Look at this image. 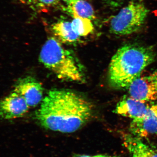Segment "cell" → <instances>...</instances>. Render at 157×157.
<instances>
[{
  "mask_svg": "<svg viewBox=\"0 0 157 157\" xmlns=\"http://www.w3.org/2000/svg\"><path fill=\"white\" fill-rule=\"evenodd\" d=\"M129 96L145 102H152L157 99V71L148 75L139 76L128 88Z\"/></svg>",
  "mask_w": 157,
  "mask_h": 157,
  "instance_id": "5",
  "label": "cell"
},
{
  "mask_svg": "<svg viewBox=\"0 0 157 157\" xmlns=\"http://www.w3.org/2000/svg\"><path fill=\"white\" fill-rule=\"evenodd\" d=\"M153 103L124 96L118 103L114 112L116 114L133 120L143 117Z\"/></svg>",
  "mask_w": 157,
  "mask_h": 157,
  "instance_id": "9",
  "label": "cell"
},
{
  "mask_svg": "<svg viewBox=\"0 0 157 157\" xmlns=\"http://www.w3.org/2000/svg\"><path fill=\"white\" fill-rule=\"evenodd\" d=\"M91 156L86 155H73L72 157H90Z\"/></svg>",
  "mask_w": 157,
  "mask_h": 157,
  "instance_id": "16",
  "label": "cell"
},
{
  "mask_svg": "<svg viewBox=\"0 0 157 157\" xmlns=\"http://www.w3.org/2000/svg\"><path fill=\"white\" fill-rule=\"evenodd\" d=\"M29 107L22 96L14 91L0 101V119L21 117L28 112Z\"/></svg>",
  "mask_w": 157,
  "mask_h": 157,
  "instance_id": "7",
  "label": "cell"
},
{
  "mask_svg": "<svg viewBox=\"0 0 157 157\" xmlns=\"http://www.w3.org/2000/svg\"><path fill=\"white\" fill-rule=\"evenodd\" d=\"M67 11L73 17H83L93 20L95 14L91 5L85 0H74L67 4Z\"/></svg>",
  "mask_w": 157,
  "mask_h": 157,
  "instance_id": "12",
  "label": "cell"
},
{
  "mask_svg": "<svg viewBox=\"0 0 157 157\" xmlns=\"http://www.w3.org/2000/svg\"><path fill=\"white\" fill-rule=\"evenodd\" d=\"M90 157H121L119 155H104L100 154L95 155L94 156H91Z\"/></svg>",
  "mask_w": 157,
  "mask_h": 157,
  "instance_id": "15",
  "label": "cell"
},
{
  "mask_svg": "<svg viewBox=\"0 0 157 157\" xmlns=\"http://www.w3.org/2000/svg\"><path fill=\"white\" fill-rule=\"evenodd\" d=\"M142 137L131 133L123 136V143L132 157H157V148Z\"/></svg>",
  "mask_w": 157,
  "mask_h": 157,
  "instance_id": "10",
  "label": "cell"
},
{
  "mask_svg": "<svg viewBox=\"0 0 157 157\" xmlns=\"http://www.w3.org/2000/svg\"><path fill=\"white\" fill-rule=\"evenodd\" d=\"M148 13V9L143 3H129L111 19L110 33L118 36H127L138 32L144 25Z\"/></svg>",
  "mask_w": 157,
  "mask_h": 157,
  "instance_id": "4",
  "label": "cell"
},
{
  "mask_svg": "<svg viewBox=\"0 0 157 157\" xmlns=\"http://www.w3.org/2000/svg\"><path fill=\"white\" fill-rule=\"evenodd\" d=\"M21 2L27 5L34 11L46 12L53 7H56L60 0H20Z\"/></svg>",
  "mask_w": 157,
  "mask_h": 157,
  "instance_id": "14",
  "label": "cell"
},
{
  "mask_svg": "<svg viewBox=\"0 0 157 157\" xmlns=\"http://www.w3.org/2000/svg\"><path fill=\"white\" fill-rule=\"evenodd\" d=\"M14 87V91L22 96L29 107H36L43 100L42 84L32 76L19 78Z\"/></svg>",
  "mask_w": 157,
  "mask_h": 157,
  "instance_id": "6",
  "label": "cell"
},
{
  "mask_svg": "<svg viewBox=\"0 0 157 157\" xmlns=\"http://www.w3.org/2000/svg\"><path fill=\"white\" fill-rule=\"evenodd\" d=\"M71 24L73 31L81 38L92 33L94 30L91 20L88 18L80 17L74 18Z\"/></svg>",
  "mask_w": 157,
  "mask_h": 157,
  "instance_id": "13",
  "label": "cell"
},
{
  "mask_svg": "<svg viewBox=\"0 0 157 157\" xmlns=\"http://www.w3.org/2000/svg\"><path fill=\"white\" fill-rule=\"evenodd\" d=\"M56 38L64 44L73 45L80 41L81 37L74 32L71 22L62 21L55 23L52 26Z\"/></svg>",
  "mask_w": 157,
  "mask_h": 157,
  "instance_id": "11",
  "label": "cell"
},
{
  "mask_svg": "<svg viewBox=\"0 0 157 157\" xmlns=\"http://www.w3.org/2000/svg\"><path fill=\"white\" fill-rule=\"evenodd\" d=\"M39 60L59 79L79 83L85 81L84 67L77 57L54 37L48 38L44 43Z\"/></svg>",
  "mask_w": 157,
  "mask_h": 157,
  "instance_id": "3",
  "label": "cell"
},
{
  "mask_svg": "<svg viewBox=\"0 0 157 157\" xmlns=\"http://www.w3.org/2000/svg\"><path fill=\"white\" fill-rule=\"evenodd\" d=\"M132 135L145 138L157 135V103H153L144 117L132 120L129 127Z\"/></svg>",
  "mask_w": 157,
  "mask_h": 157,
  "instance_id": "8",
  "label": "cell"
},
{
  "mask_svg": "<svg viewBox=\"0 0 157 157\" xmlns=\"http://www.w3.org/2000/svg\"><path fill=\"white\" fill-rule=\"evenodd\" d=\"M62 1H63L67 3V4H69L71 2H73L74 0H62Z\"/></svg>",
  "mask_w": 157,
  "mask_h": 157,
  "instance_id": "17",
  "label": "cell"
},
{
  "mask_svg": "<svg viewBox=\"0 0 157 157\" xmlns=\"http://www.w3.org/2000/svg\"><path fill=\"white\" fill-rule=\"evenodd\" d=\"M151 46L130 43L123 45L112 57L108 70L109 85L116 89H127L154 61Z\"/></svg>",
  "mask_w": 157,
  "mask_h": 157,
  "instance_id": "2",
  "label": "cell"
},
{
  "mask_svg": "<svg viewBox=\"0 0 157 157\" xmlns=\"http://www.w3.org/2000/svg\"><path fill=\"white\" fill-rule=\"evenodd\" d=\"M93 114L92 105L83 97L70 91L54 90L43 99L35 118L45 129L70 133L82 128Z\"/></svg>",
  "mask_w": 157,
  "mask_h": 157,
  "instance_id": "1",
  "label": "cell"
}]
</instances>
